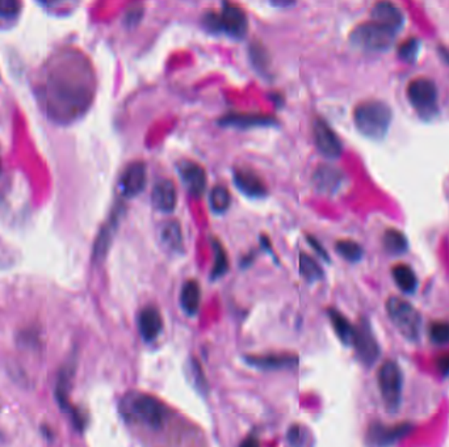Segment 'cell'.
<instances>
[{"label":"cell","instance_id":"cell-1","mask_svg":"<svg viewBox=\"0 0 449 447\" xmlns=\"http://www.w3.org/2000/svg\"><path fill=\"white\" fill-rule=\"evenodd\" d=\"M75 66L66 68V66H59L57 73L50 76L46 83L45 100L50 114L58 121H71L89 108L92 100L89 75L76 67L71 75Z\"/></svg>","mask_w":449,"mask_h":447},{"label":"cell","instance_id":"cell-2","mask_svg":"<svg viewBox=\"0 0 449 447\" xmlns=\"http://www.w3.org/2000/svg\"><path fill=\"white\" fill-rule=\"evenodd\" d=\"M121 413L131 423H139L148 429H162L170 411L159 399L148 394L131 392L121 401Z\"/></svg>","mask_w":449,"mask_h":447},{"label":"cell","instance_id":"cell-3","mask_svg":"<svg viewBox=\"0 0 449 447\" xmlns=\"http://www.w3.org/2000/svg\"><path fill=\"white\" fill-rule=\"evenodd\" d=\"M392 120L390 106L380 100L363 101L353 111L355 125L358 130L367 138H384Z\"/></svg>","mask_w":449,"mask_h":447},{"label":"cell","instance_id":"cell-4","mask_svg":"<svg viewBox=\"0 0 449 447\" xmlns=\"http://www.w3.org/2000/svg\"><path fill=\"white\" fill-rule=\"evenodd\" d=\"M386 311L394 327L408 341L417 342L419 340L422 317L410 302L392 297L386 302Z\"/></svg>","mask_w":449,"mask_h":447},{"label":"cell","instance_id":"cell-5","mask_svg":"<svg viewBox=\"0 0 449 447\" xmlns=\"http://www.w3.org/2000/svg\"><path fill=\"white\" fill-rule=\"evenodd\" d=\"M204 21L213 32H225L236 38H242L248 29L245 11L229 1L223 3L220 14H208Z\"/></svg>","mask_w":449,"mask_h":447},{"label":"cell","instance_id":"cell-6","mask_svg":"<svg viewBox=\"0 0 449 447\" xmlns=\"http://www.w3.org/2000/svg\"><path fill=\"white\" fill-rule=\"evenodd\" d=\"M378 389L385 408L389 413H397L402 403V389H403V375L400 367L394 361H386L378 370Z\"/></svg>","mask_w":449,"mask_h":447},{"label":"cell","instance_id":"cell-7","mask_svg":"<svg viewBox=\"0 0 449 447\" xmlns=\"http://www.w3.org/2000/svg\"><path fill=\"white\" fill-rule=\"evenodd\" d=\"M352 45L367 51H384L393 45L395 38V32L378 24L376 21H369L358 25L351 36Z\"/></svg>","mask_w":449,"mask_h":447},{"label":"cell","instance_id":"cell-8","mask_svg":"<svg viewBox=\"0 0 449 447\" xmlns=\"http://www.w3.org/2000/svg\"><path fill=\"white\" fill-rule=\"evenodd\" d=\"M408 98L419 113L431 114L438 104V88L431 79L417 78L408 84Z\"/></svg>","mask_w":449,"mask_h":447},{"label":"cell","instance_id":"cell-9","mask_svg":"<svg viewBox=\"0 0 449 447\" xmlns=\"http://www.w3.org/2000/svg\"><path fill=\"white\" fill-rule=\"evenodd\" d=\"M352 346L356 350V356L363 365L373 366L380 357V345L367 320H361L355 328Z\"/></svg>","mask_w":449,"mask_h":447},{"label":"cell","instance_id":"cell-10","mask_svg":"<svg viewBox=\"0 0 449 447\" xmlns=\"http://www.w3.org/2000/svg\"><path fill=\"white\" fill-rule=\"evenodd\" d=\"M313 137L316 146L323 156L328 159H338L342 155L343 147L340 139L338 138L331 126L319 117L313 123Z\"/></svg>","mask_w":449,"mask_h":447},{"label":"cell","instance_id":"cell-11","mask_svg":"<svg viewBox=\"0 0 449 447\" xmlns=\"http://www.w3.org/2000/svg\"><path fill=\"white\" fill-rule=\"evenodd\" d=\"M410 431L411 425L408 423H397L393 426L380 423H373L368 429V443L373 446H389L406 437Z\"/></svg>","mask_w":449,"mask_h":447},{"label":"cell","instance_id":"cell-12","mask_svg":"<svg viewBox=\"0 0 449 447\" xmlns=\"http://www.w3.org/2000/svg\"><path fill=\"white\" fill-rule=\"evenodd\" d=\"M146 165L143 162H134L129 164L123 172L118 187L123 197L134 198L143 192L146 187Z\"/></svg>","mask_w":449,"mask_h":447},{"label":"cell","instance_id":"cell-13","mask_svg":"<svg viewBox=\"0 0 449 447\" xmlns=\"http://www.w3.org/2000/svg\"><path fill=\"white\" fill-rule=\"evenodd\" d=\"M178 171L189 195L195 198H201L206 189V172L204 168L197 163L183 160L178 165Z\"/></svg>","mask_w":449,"mask_h":447},{"label":"cell","instance_id":"cell-14","mask_svg":"<svg viewBox=\"0 0 449 447\" xmlns=\"http://www.w3.org/2000/svg\"><path fill=\"white\" fill-rule=\"evenodd\" d=\"M123 215V206H116L113 212L111 214L109 220H106V225L100 230L98 239L95 242L94 247V260L103 261L106 259L108 250L112 244L116 230L118 227V222Z\"/></svg>","mask_w":449,"mask_h":447},{"label":"cell","instance_id":"cell-15","mask_svg":"<svg viewBox=\"0 0 449 447\" xmlns=\"http://www.w3.org/2000/svg\"><path fill=\"white\" fill-rule=\"evenodd\" d=\"M234 184L238 190L250 198H261L267 195V187L264 181L251 170L238 168L234 171Z\"/></svg>","mask_w":449,"mask_h":447},{"label":"cell","instance_id":"cell-16","mask_svg":"<svg viewBox=\"0 0 449 447\" xmlns=\"http://www.w3.org/2000/svg\"><path fill=\"white\" fill-rule=\"evenodd\" d=\"M372 20L397 33L402 28L405 17L393 1L380 0L372 9Z\"/></svg>","mask_w":449,"mask_h":447},{"label":"cell","instance_id":"cell-17","mask_svg":"<svg viewBox=\"0 0 449 447\" xmlns=\"http://www.w3.org/2000/svg\"><path fill=\"white\" fill-rule=\"evenodd\" d=\"M151 203L158 212L170 214L175 210L178 203V192L171 180L163 179L156 183L151 193Z\"/></svg>","mask_w":449,"mask_h":447},{"label":"cell","instance_id":"cell-18","mask_svg":"<svg viewBox=\"0 0 449 447\" xmlns=\"http://www.w3.org/2000/svg\"><path fill=\"white\" fill-rule=\"evenodd\" d=\"M342 171L331 165H319L313 176V184L319 193L335 195L343 185Z\"/></svg>","mask_w":449,"mask_h":447},{"label":"cell","instance_id":"cell-19","mask_svg":"<svg viewBox=\"0 0 449 447\" xmlns=\"http://www.w3.org/2000/svg\"><path fill=\"white\" fill-rule=\"evenodd\" d=\"M138 329L141 337L146 342H153L163 329V319L159 309L147 306L138 315Z\"/></svg>","mask_w":449,"mask_h":447},{"label":"cell","instance_id":"cell-20","mask_svg":"<svg viewBox=\"0 0 449 447\" xmlns=\"http://www.w3.org/2000/svg\"><path fill=\"white\" fill-rule=\"evenodd\" d=\"M246 364L261 370H280L298 365L296 354H263V356H246Z\"/></svg>","mask_w":449,"mask_h":447},{"label":"cell","instance_id":"cell-21","mask_svg":"<svg viewBox=\"0 0 449 447\" xmlns=\"http://www.w3.org/2000/svg\"><path fill=\"white\" fill-rule=\"evenodd\" d=\"M220 123L223 126L250 129V128H255V126L276 125V120L272 115H266V114L229 113L221 118Z\"/></svg>","mask_w":449,"mask_h":447},{"label":"cell","instance_id":"cell-22","mask_svg":"<svg viewBox=\"0 0 449 447\" xmlns=\"http://www.w3.org/2000/svg\"><path fill=\"white\" fill-rule=\"evenodd\" d=\"M159 242L164 250L170 252H181L183 250V232L178 220H167L161 225L158 231Z\"/></svg>","mask_w":449,"mask_h":447},{"label":"cell","instance_id":"cell-23","mask_svg":"<svg viewBox=\"0 0 449 447\" xmlns=\"http://www.w3.org/2000/svg\"><path fill=\"white\" fill-rule=\"evenodd\" d=\"M201 303V286L196 279H188L183 284L180 292V306L184 312L193 317L196 315Z\"/></svg>","mask_w":449,"mask_h":447},{"label":"cell","instance_id":"cell-24","mask_svg":"<svg viewBox=\"0 0 449 447\" xmlns=\"http://www.w3.org/2000/svg\"><path fill=\"white\" fill-rule=\"evenodd\" d=\"M328 317L331 320V324L334 328L335 334L339 337V340L343 342L344 345H352L353 336H355V325L350 323V320L340 314L338 309H328Z\"/></svg>","mask_w":449,"mask_h":447},{"label":"cell","instance_id":"cell-25","mask_svg":"<svg viewBox=\"0 0 449 447\" xmlns=\"http://www.w3.org/2000/svg\"><path fill=\"white\" fill-rule=\"evenodd\" d=\"M394 282L403 293L413 294L418 287V278L414 270L406 264H398L393 268Z\"/></svg>","mask_w":449,"mask_h":447},{"label":"cell","instance_id":"cell-26","mask_svg":"<svg viewBox=\"0 0 449 447\" xmlns=\"http://www.w3.org/2000/svg\"><path fill=\"white\" fill-rule=\"evenodd\" d=\"M212 247L214 251V265H213L212 279H218L229 270V257L226 250L217 237H212Z\"/></svg>","mask_w":449,"mask_h":447},{"label":"cell","instance_id":"cell-27","mask_svg":"<svg viewBox=\"0 0 449 447\" xmlns=\"http://www.w3.org/2000/svg\"><path fill=\"white\" fill-rule=\"evenodd\" d=\"M209 203H211V209L216 214H223L228 212L231 203V195H230L229 189L223 185H217L212 189L211 195H209Z\"/></svg>","mask_w":449,"mask_h":447},{"label":"cell","instance_id":"cell-28","mask_svg":"<svg viewBox=\"0 0 449 447\" xmlns=\"http://www.w3.org/2000/svg\"><path fill=\"white\" fill-rule=\"evenodd\" d=\"M384 245L386 251L394 255H400L406 252L408 248V242L406 236L395 228H389L385 231Z\"/></svg>","mask_w":449,"mask_h":447},{"label":"cell","instance_id":"cell-29","mask_svg":"<svg viewBox=\"0 0 449 447\" xmlns=\"http://www.w3.org/2000/svg\"><path fill=\"white\" fill-rule=\"evenodd\" d=\"M300 274L309 282H316L323 278V270L317 261L306 253H300Z\"/></svg>","mask_w":449,"mask_h":447},{"label":"cell","instance_id":"cell-30","mask_svg":"<svg viewBox=\"0 0 449 447\" xmlns=\"http://www.w3.org/2000/svg\"><path fill=\"white\" fill-rule=\"evenodd\" d=\"M335 250L345 260L351 261V262L361 260V257L364 255V251L359 243H356L353 240H347V239L339 240L338 243L335 244Z\"/></svg>","mask_w":449,"mask_h":447},{"label":"cell","instance_id":"cell-31","mask_svg":"<svg viewBox=\"0 0 449 447\" xmlns=\"http://www.w3.org/2000/svg\"><path fill=\"white\" fill-rule=\"evenodd\" d=\"M430 337L436 344H448L449 323L447 322H435L430 327Z\"/></svg>","mask_w":449,"mask_h":447},{"label":"cell","instance_id":"cell-32","mask_svg":"<svg viewBox=\"0 0 449 447\" xmlns=\"http://www.w3.org/2000/svg\"><path fill=\"white\" fill-rule=\"evenodd\" d=\"M21 9L20 0H0V17L14 19Z\"/></svg>","mask_w":449,"mask_h":447},{"label":"cell","instance_id":"cell-33","mask_svg":"<svg viewBox=\"0 0 449 447\" xmlns=\"http://www.w3.org/2000/svg\"><path fill=\"white\" fill-rule=\"evenodd\" d=\"M419 50V42L415 38H410L405 42H402L400 46V57L405 61H414L418 56Z\"/></svg>","mask_w":449,"mask_h":447},{"label":"cell","instance_id":"cell-34","mask_svg":"<svg viewBox=\"0 0 449 447\" xmlns=\"http://www.w3.org/2000/svg\"><path fill=\"white\" fill-rule=\"evenodd\" d=\"M288 441L291 445H301L303 443V433L301 428L294 425L293 428H291V431H288Z\"/></svg>","mask_w":449,"mask_h":447},{"label":"cell","instance_id":"cell-35","mask_svg":"<svg viewBox=\"0 0 449 447\" xmlns=\"http://www.w3.org/2000/svg\"><path fill=\"white\" fill-rule=\"evenodd\" d=\"M308 242L311 243V247L316 250V252L318 253L319 256H321L323 260L330 261L326 250L322 247V244L318 243V240H317L314 236L308 235Z\"/></svg>","mask_w":449,"mask_h":447},{"label":"cell","instance_id":"cell-36","mask_svg":"<svg viewBox=\"0 0 449 447\" xmlns=\"http://www.w3.org/2000/svg\"><path fill=\"white\" fill-rule=\"evenodd\" d=\"M142 17V9L141 7H133L131 9V12H128V16H126V23L129 25H134L138 23Z\"/></svg>","mask_w":449,"mask_h":447},{"label":"cell","instance_id":"cell-37","mask_svg":"<svg viewBox=\"0 0 449 447\" xmlns=\"http://www.w3.org/2000/svg\"><path fill=\"white\" fill-rule=\"evenodd\" d=\"M438 366H439V370H440L441 373L444 375L449 374V354L448 356H445V357H441L439 361H438Z\"/></svg>","mask_w":449,"mask_h":447},{"label":"cell","instance_id":"cell-38","mask_svg":"<svg viewBox=\"0 0 449 447\" xmlns=\"http://www.w3.org/2000/svg\"><path fill=\"white\" fill-rule=\"evenodd\" d=\"M296 0H271V3L273 6H278V7H288V6H292L294 4Z\"/></svg>","mask_w":449,"mask_h":447},{"label":"cell","instance_id":"cell-39","mask_svg":"<svg viewBox=\"0 0 449 447\" xmlns=\"http://www.w3.org/2000/svg\"><path fill=\"white\" fill-rule=\"evenodd\" d=\"M256 446V445H259V442L256 441V439H247L245 442H242V446Z\"/></svg>","mask_w":449,"mask_h":447},{"label":"cell","instance_id":"cell-40","mask_svg":"<svg viewBox=\"0 0 449 447\" xmlns=\"http://www.w3.org/2000/svg\"><path fill=\"white\" fill-rule=\"evenodd\" d=\"M41 3L44 4H48V6H53V4H58V3H61V1H64V0H40Z\"/></svg>","mask_w":449,"mask_h":447}]
</instances>
